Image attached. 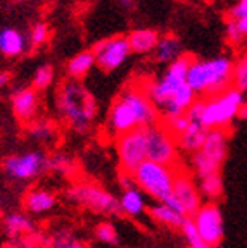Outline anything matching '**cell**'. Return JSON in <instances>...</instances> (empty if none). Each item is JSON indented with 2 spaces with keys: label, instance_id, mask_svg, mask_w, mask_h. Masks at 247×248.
<instances>
[{
  "label": "cell",
  "instance_id": "obj_41",
  "mask_svg": "<svg viewBox=\"0 0 247 248\" xmlns=\"http://www.w3.org/2000/svg\"><path fill=\"white\" fill-rule=\"evenodd\" d=\"M11 81V74L7 71H0V86H5Z\"/></svg>",
  "mask_w": 247,
  "mask_h": 248
},
{
  "label": "cell",
  "instance_id": "obj_20",
  "mask_svg": "<svg viewBox=\"0 0 247 248\" xmlns=\"http://www.w3.org/2000/svg\"><path fill=\"white\" fill-rule=\"evenodd\" d=\"M183 55L182 42L173 35L159 36V42L154 48V59L161 64H171Z\"/></svg>",
  "mask_w": 247,
  "mask_h": 248
},
{
  "label": "cell",
  "instance_id": "obj_28",
  "mask_svg": "<svg viewBox=\"0 0 247 248\" xmlns=\"http://www.w3.org/2000/svg\"><path fill=\"white\" fill-rule=\"evenodd\" d=\"M30 135H31V138L36 140V141L49 143V141L55 140L57 129H55V126L51 123V121H38V123H35L33 126H31Z\"/></svg>",
  "mask_w": 247,
  "mask_h": 248
},
{
  "label": "cell",
  "instance_id": "obj_21",
  "mask_svg": "<svg viewBox=\"0 0 247 248\" xmlns=\"http://www.w3.org/2000/svg\"><path fill=\"white\" fill-rule=\"evenodd\" d=\"M189 123H190V121H189ZM206 131H208V129L202 128L201 124L190 123L189 128H187V131L176 138L178 150L185 152V154H189V155L199 152V150H201V147H202V143H204Z\"/></svg>",
  "mask_w": 247,
  "mask_h": 248
},
{
  "label": "cell",
  "instance_id": "obj_33",
  "mask_svg": "<svg viewBox=\"0 0 247 248\" xmlns=\"http://www.w3.org/2000/svg\"><path fill=\"white\" fill-rule=\"evenodd\" d=\"M52 83H54V67L51 64L40 66L35 71V76H33V90L35 92H42V90L49 88Z\"/></svg>",
  "mask_w": 247,
  "mask_h": 248
},
{
  "label": "cell",
  "instance_id": "obj_38",
  "mask_svg": "<svg viewBox=\"0 0 247 248\" xmlns=\"http://www.w3.org/2000/svg\"><path fill=\"white\" fill-rule=\"evenodd\" d=\"M120 188L121 190H128V188H131V186H135V179H133V176L130 174H120Z\"/></svg>",
  "mask_w": 247,
  "mask_h": 248
},
{
  "label": "cell",
  "instance_id": "obj_34",
  "mask_svg": "<svg viewBox=\"0 0 247 248\" xmlns=\"http://www.w3.org/2000/svg\"><path fill=\"white\" fill-rule=\"evenodd\" d=\"M95 238L101 243H106V245H118V241H120V238H118V229L116 226L112 224V222H99V224L95 226Z\"/></svg>",
  "mask_w": 247,
  "mask_h": 248
},
{
  "label": "cell",
  "instance_id": "obj_13",
  "mask_svg": "<svg viewBox=\"0 0 247 248\" xmlns=\"http://www.w3.org/2000/svg\"><path fill=\"white\" fill-rule=\"evenodd\" d=\"M173 198L185 217H194V214L204 203L201 193H199V188H197L195 178L182 167L176 170V178H175L173 185Z\"/></svg>",
  "mask_w": 247,
  "mask_h": 248
},
{
  "label": "cell",
  "instance_id": "obj_24",
  "mask_svg": "<svg viewBox=\"0 0 247 248\" xmlns=\"http://www.w3.org/2000/svg\"><path fill=\"white\" fill-rule=\"evenodd\" d=\"M4 228L9 236L12 238L26 236V234H31V232L35 231V222L26 214L14 212V214H9L4 219Z\"/></svg>",
  "mask_w": 247,
  "mask_h": 248
},
{
  "label": "cell",
  "instance_id": "obj_26",
  "mask_svg": "<svg viewBox=\"0 0 247 248\" xmlns=\"http://www.w3.org/2000/svg\"><path fill=\"white\" fill-rule=\"evenodd\" d=\"M197 188H199V193H201L202 200L206 202H216L223 197V178L221 174H212L209 178L199 179L197 181Z\"/></svg>",
  "mask_w": 247,
  "mask_h": 248
},
{
  "label": "cell",
  "instance_id": "obj_17",
  "mask_svg": "<svg viewBox=\"0 0 247 248\" xmlns=\"http://www.w3.org/2000/svg\"><path fill=\"white\" fill-rule=\"evenodd\" d=\"M118 200H120L121 214H126L128 217H140L147 210L145 195L137 185L128 190H121V197Z\"/></svg>",
  "mask_w": 247,
  "mask_h": 248
},
{
  "label": "cell",
  "instance_id": "obj_30",
  "mask_svg": "<svg viewBox=\"0 0 247 248\" xmlns=\"http://www.w3.org/2000/svg\"><path fill=\"white\" fill-rule=\"evenodd\" d=\"M180 232H182L183 238H185L187 247L189 248H209L208 243L201 238V234H199V231H197L195 224H194V221L190 217H187L185 221H183L182 228H180Z\"/></svg>",
  "mask_w": 247,
  "mask_h": 248
},
{
  "label": "cell",
  "instance_id": "obj_32",
  "mask_svg": "<svg viewBox=\"0 0 247 248\" xmlns=\"http://www.w3.org/2000/svg\"><path fill=\"white\" fill-rule=\"evenodd\" d=\"M51 248H90L87 243L78 240L71 231H57L52 236Z\"/></svg>",
  "mask_w": 247,
  "mask_h": 248
},
{
  "label": "cell",
  "instance_id": "obj_37",
  "mask_svg": "<svg viewBox=\"0 0 247 248\" xmlns=\"http://www.w3.org/2000/svg\"><path fill=\"white\" fill-rule=\"evenodd\" d=\"M247 17V0H239L232 9H230V17L228 19L239 21Z\"/></svg>",
  "mask_w": 247,
  "mask_h": 248
},
{
  "label": "cell",
  "instance_id": "obj_12",
  "mask_svg": "<svg viewBox=\"0 0 247 248\" xmlns=\"http://www.w3.org/2000/svg\"><path fill=\"white\" fill-rule=\"evenodd\" d=\"M92 54L95 57V66L99 69L104 73H112L128 61V57L131 55V48L126 36L120 35L95 43Z\"/></svg>",
  "mask_w": 247,
  "mask_h": 248
},
{
  "label": "cell",
  "instance_id": "obj_40",
  "mask_svg": "<svg viewBox=\"0 0 247 248\" xmlns=\"http://www.w3.org/2000/svg\"><path fill=\"white\" fill-rule=\"evenodd\" d=\"M237 26H239V31L242 36H247V17H244V19H239L237 21Z\"/></svg>",
  "mask_w": 247,
  "mask_h": 248
},
{
  "label": "cell",
  "instance_id": "obj_1",
  "mask_svg": "<svg viewBox=\"0 0 247 248\" xmlns=\"http://www.w3.org/2000/svg\"><path fill=\"white\" fill-rule=\"evenodd\" d=\"M161 121V114L149 100L142 86H128L114 100L107 114V129L112 136L147 128Z\"/></svg>",
  "mask_w": 247,
  "mask_h": 248
},
{
  "label": "cell",
  "instance_id": "obj_31",
  "mask_svg": "<svg viewBox=\"0 0 247 248\" xmlns=\"http://www.w3.org/2000/svg\"><path fill=\"white\" fill-rule=\"evenodd\" d=\"M232 86L239 92L247 93V52L233 62V74H232Z\"/></svg>",
  "mask_w": 247,
  "mask_h": 248
},
{
  "label": "cell",
  "instance_id": "obj_18",
  "mask_svg": "<svg viewBox=\"0 0 247 248\" xmlns=\"http://www.w3.org/2000/svg\"><path fill=\"white\" fill-rule=\"evenodd\" d=\"M147 214H149V217H151L154 222H158V224L164 226V228H170V229H178V231L182 228L183 221L187 219L185 216H182L180 212L171 209L170 205H166V203H158V202H156L154 205L147 207Z\"/></svg>",
  "mask_w": 247,
  "mask_h": 248
},
{
  "label": "cell",
  "instance_id": "obj_15",
  "mask_svg": "<svg viewBox=\"0 0 247 248\" xmlns=\"http://www.w3.org/2000/svg\"><path fill=\"white\" fill-rule=\"evenodd\" d=\"M11 105L21 123H31L38 112V95L33 88H19L11 95Z\"/></svg>",
  "mask_w": 247,
  "mask_h": 248
},
{
  "label": "cell",
  "instance_id": "obj_35",
  "mask_svg": "<svg viewBox=\"0 0 247 248\" xmlns=\"http://www.w3.org/2000/svg\"><path fill=\"white\" fill-rule=\"evenodd\" d=\"M49 38V26L45 23H36L35 26L31 28V33H30V42L31 45H42V43L47 42Z\"/></svg>",
  "mask_w": 247,
  "mask_h": 248
},
{
  "label": "cell",
  "instance_id": "obj_11",
  "mask_svg": "<svg viewBox=\"0 0 247 248\" xmlns=\"http://www.w3.org/2000/svg\"><path fill=\"white\" fill-rule=\"evenodd\" d=\"M195 224L197 231L202 240L208 243L209 248H216L223 241L225 236V222L221 214L220 203L216 202H204L202 207L190 217Z\"/></svg>",
  "mask_w": 247,
  "mask_h": 248
},
{
  "label": "cell",
  "instance_id": "obj_3",
  "mask_svg": "<svg viewBox=\"0 0 247 248\" xmlns=\"http://www.w3.org/2000/svg\"><path fill=\"white\" fill-rule=\"evenodd\" d=\"M233 61L216 57L199 61L194 59L187 73V83L199 98L216 97L225 90L232 88Z\"/></svg>",
  "mask_w": 247,
  "mask_h": 248
},
{
  "label": "cell",
  "instance_id": "obj_19",
  "mask_svg": "<svg viewBox=\"0 0 247 248\" xmlns=\"http://www.w3.org/2000/svg\"><path fill=\"white\" fill-rule=\"evenodd\" d=\"M26 50V38L21 31L14 28L0 30V54L5 57H16Z\"/></svg>",
  "mask_w": 247,
  "mask_h": 248
},
{
  "label": "cell",
  "instance_id": "obj_44",
  "mask_svg": "<svg viewBox=\"0 0 247 248\" xmlns=\"http://www.w3.org/2000/svg\"><path fill=\"white\" fill-rule=\"evenodd\" d=\"M0 219H2V216H0Z\"/></svg>",
  "mask_w": 247,
  "mask_h": 248
},
{
  "label": "cell",
  "instance_id": "obj_9",
  "mask_svg": "<svg viewBox=\"0 0 247 248\" xmlns=\"http://www.w3.org/2000/svg\"><path fill=\"white\" fill-rule=\"evenodd\" d=\"M147 138V160L158 162L162 166L180 167V150H178L176 138L171 136L162 124H152L145 128Z\"/></svg>",
  "mask_w": 247,
  "mask_h": 248
},
{
  "label": "cell",
  "instance_id": "obj_39",
  "mask_svg": "<svg viewBox=\"0 0 247 248\" xmlns=\"http://www.w3.org/2000/svg\"><path fill=\"white\" fill-rule=\"evenodd\" d=\"M237 119H247V95L244 97L242 104H240L239 114H237Z\"/></svg>",
  "mask_w": 247,
  "mask_h": 248
},
{
  "label": "cell",
  "instance_id": "obj_36",
  "mask_svg": "<svg viewBox=\"0 0 247 248\" xmlns=\"http://www.w3.org/2000/svg\"><path fill=\"white\" fill-rule=\"evenodd\" d=\"M225 36H227V40L232 43V45H237V43L242 40L239 26H237V21H233V19L227 21V26H225Z\"/></svg>",
  "mask_w": 247,
  "mask_h": 248
},
{
  "label": "cell",
  "instance_id": "obj_27",
  "mask_svg": "<svg viewBox=\"0 0 247 248\" xmlns=\"http://www.w3.org/2000/svg\"><path fill=\"white\" fill-rule=\"evenodd\" d=\"M76 162H74L73 157L66 154H55L52 157H47V170L49 172H55L59 176H64V178H70L74 174L76 170Z\"/></svg>",
  "mask_w": 247,
  "mask_h": 248
},
{
  "label": "cell",
  "instance_id": "obj_10",
  "mask_svg": "<svg viewBox=\"0 0 247 248\" xmlns=\"http://www.w3.org/2000/svg\"><path fill=\"white\" fill-rule=\"evenodd\" d=\"M2 169L14 181H31L47 172V155L38 150L9 155L2 162Z\"/></svg>",
  "mask_w": 247,
  "mask_h": 248
},
{
  "label": "cell",
  "instance_id": "obj_16",
  "mask_svg": "<svg viewBox=\"0 0 247 248\" xmlns=\"http://www.w3.org/2000/svg\"><path fill=\"white\" fill-rule=\"evenodd\" d=\"M57 205V197L52 191L35 188L24 195V209L33 216H42V214L51 212Z\"/></svg>",
  "mask_w": 247,
  "mask_h": 248
},
{
  "label": "cell",
  "instance_id": "obj_25",
  "mask_svg": "<svg viewBox=\"0 0 247 248\" xmlns=\"http://www.w3.org/2000/svg\"><path fill=\"white\" fill-rule=\"evenodd\" d=\"M189 162H190V174L195 178V181L209 178V176H212V174H220V170H221V167L218 166V164L209 160L201 152H195V154L190 155Z\"/></svg>",
  "mask_w": 247,
  "mask_h": 248
},
{
  "label": "cell",
  "instance_id": "obj_22",
  "mask_svg": "<svg viewBox=\"0 0 247 248\" xmlns=\"http://www.w3.org/2000/svg\"><path fill=\"white\" fill-rule=\"evenodd\" d=\"M130 43L131 54H147V52H154L156 45L159 42V33L156 30H135L126 36Z\"/></svg>",
  "mask_w": 247,
  "mask_h": 248
},
{
  "label": "cell",
  "instance_id": "obj_43",
  "mask_svg": "<svg viewBox=\"0 0 247 248\" xmlns=\"http://www.w3.org/2000/svg\"><path fill=\"white\" fill-rule=\"evenodd\" d=\"M14 2H18V4H21V2H26V0H14Z\"/></svg>",
  "mask_w": 247,
  "mask_h": 248
},
{
  "label": "cell",
  "instance_id": "obj_2",
  "mask_svg": "<svg viewBox=\"0 0 247 248\" xmlns=\"http://www.w3.org/2000/svg\"><path fill=\"white\" fill-rule=\"evenodd\" d=\"M55 104L61 117L73 131L78 135H87L90 131V126L99 112V105L83 83L76 79H68L62 83Z\"/></svg>",
  "mask_w": 247,
  "mask_h": 248
},
{
  "label": "cell",
  "instance_id": "obj_6",
  "mask_svg": "<svg viewBox=\"0 0 247 248\" xmlns=\"http://www.w3.org/2000/svg\"><path fill=\"white\" fill-rule=\"evenodd\" d=\"M68 200H71L74 205L87 209L93 214L106 217H118L121 216L120 200L111 191L102 188L97 183L81 181L73 185L66 193Z\"/></svg>",
  "mask_w": 247,
  "mask_h": 248
},
{
  "label": "cell",
  "instance_id": "obj_8",
  "mask_svg": "<svg viewBox=\"0 0 247 248\" xmlns=\"http://www.w3.org/2000/svg\"><path fill=\"white\" fill-rule=\"evenodd\" d=\"M116 155L120 174L133 176L135 170L147 160L145 128L133 129L116 138Z\"/></svg>",
  "mask_w": 247,
  "mask_h": 248
},
{
  "label": "cell",
  "instance_id": "obj_42",
  "mask_svg": "<svg viewBox=\"0 0 247 248\" xmlns=\"http://www.w3.org/2000/svg\"><path fill=\"white\" fill-rule=\"evenodd\" d=\"M121 5H124V7H130L131 4H133V0H118Z\"/></svg>",
  "mask_w": 247,
  "mask_h": 248
},
{
  "label": "cell",
  "instance_id": "obj_23",
  "mask_svg": "<svg viewBox=\"0 0 247 248\" xmlns=\"http://www.w3.org/2000/svg\"><path fill=\"white\" fill-rule=\"evenodd\" d=\"M92 67H95V57H93L92 50H85V52H80L76 54L70 62H68V66H66V73L71 79H83L87 74L92 71Z\"/></svg>",
  "mask_w": 247,
  "mask_h": 248
},
{
  "label": "cell",
  "instance_id": "obj_4",
  "mask_svg": "<svg viewBox=\"0 0 247 248\" xmlns=\"http://www.w3.org/2000/svg\"><path fill=\"white\" fill-rule=\"evenodd\" d=\"M178 169L180 167L162 166V164L145 160L135 170L133 179H135V185L142 190L143 195L154 198L158 203H166L171 209L182 214V210H180V207H178V203L173 198V185Z\"/></svg>",
  "mask_w": 247,
  "mask_h": 248
},
{
  "label": "cell",
  "instance_id": "obj_7",
  "mask_svg": "<svg viewBox=\"0 0 247 248\" xmlns=\"http://www.w3.org/2000/svg\"><path fill=\"white\" fill-rule=\"evenodd\" d=\"M192 61H194L192 55L183 54L182 57H178L176 61L168 64L166 71L162 73V76L159 79L142 86L145 95L149 97V100L156 105L158 110H161L164 107V104L175 95V92L183 83H187V73H189V67L192 64Z\"/></svg>",
  "mask_w": 247,
  "mask_h": 248
},
{
  "label": "cell",
  "instance_id": "obj_14",
  "mask_svg": "<svg viewBox=\"0 0 247 248\" xmlns=\"http://www.w3.org/2000/svg\"><path fill=\"white\" fill-rule=\"evenodd\" d=\"M230 133H232V129H208L206 131L204 143H202L199 152L221 167L228 155Z\"/></svg>",
  "mask_w": 247,
  "mask_h": 248
},
{
  "label": "cell",
  "instance_id": "obj_5",
  "mask_svg": "<svg viewBox=\"0 0 247 248\" xmlns=\"http://www.w3.org/2000/svg\"><path fill=\"white\" fill-rule=\"evenodd\" d=\"M244 97L246 93L232 86L216 97L202 98L201 124L206 129H230L233 119H237Z\"/></svg>",
  "mask_w": 247,
  "mask_h": 248
},
{
  "label": "cell",
  "instance_id": "obj_29",
  "mask_svg": "<svg viewBox=\"0 0 247 248\" xmlns=\"http://www.w3.org/2000/svg\"><path fill=\"white\" fill-rule=\"evenodd\" d=\"M159 123H161L162 128L166 129L171 136H175V138H178L180 135H183V133L187 131V128H189V124H190L187 114H182V116L161 117V121H159Z\"/></svg>",
  "mask_w": 247,
  "mask_h": 248
}]
</instances>
